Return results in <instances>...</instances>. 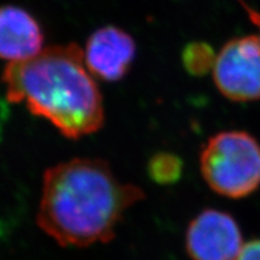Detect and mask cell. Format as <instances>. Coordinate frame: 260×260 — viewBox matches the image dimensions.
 <instances>
[{
    "label": "cell",
    "mask_w": 260,
    "mask_h": 260,
    "mask_svg": "<svg viewBox=\"0 0 260 260\" xmlns=\"http://www.w3.org/2000/svg\"><path fill=\"white\" fill-rule=\"evenodd\" d=\"M145 199L99 158H74L48 168L42 180L38 225L64 247L110 242L125 212Z\"/></svg>",
    "instance_id": "6da1fadb"
},
{
    "label": "cell",
    "mask_w": 260,
    "mask_h": 260,
    "mask_svg": "<svg viewBox=\"0 0 260 260\" xmlns=\"http://www.w3.org/2000/svg\"><path fill=\"white\" fill-rule=\"evenodd\" d=\"M9 103L23 104L61 135L77 140L102 129L103 95L77 45L54 46L3 73Z\"/></svg>",
    "instance_id": "7a4b0ae2"
},
{
    "label": "cell",
    "mask_w": 260,
    "mask_h": 260,
    "mask_svg": "<svg viewBox=\"0 0 260 260\" xmlns=\"http://www.w3.org/2000/svg\"><path fill=\"white\" fill-rule=\"evenodd\" d=\"M205 182L214 193L242 199L260 187V145L242 130L211 136L200 153Z\"/></svg>",
    "instance_id": "3957f363"
},
{
    "label": "cell",
    "mask_w": 260,
    "mask_h": 260,
    "mask_svg": "<svg viewBox=\"0 0 260 260\" xmlns=\"http://www.w3.org/2000/svg\"><path fill=\"white\" fill-rule=\"evenodd\" d=\"M213 80L233 102L260 99V38L249 35L228 41L216 58Z\"/></svg>",
    "instance_id": "277c9868"
},
{
    "label": "cell",
    "mask_w": 260,
    "mask_h": 260,
    "mask_svg": "<svg viewBox=\"0 0 260 260\" xmlns=\"http://www.w3.org/2000/svg\"><path fill=\"white\" fill-rule=\"evenodd\" d=\"M186 251L191 260H236L243 248L242 233L232 214L206 209L190 220Z\"/></svg>",
    "instance_id": "5b68a950"
},
{
    "label": "cell",
    "mask_w": 260,
    "mask_h": 260,
    "mask_svg": "<svg viewBox=\"0 0 260 260\" xmlns=\"http://www.w3.org/2000/svg\"><path fill=\"white\" fill-rule=\"evenodd\" d=\"M135 56L134 39L115 25H106L94 31L83 53L89 73L107 82L122 80L134 63Z\"/></svg>",
    "instance_id": "8992f818"
},
{
    "label": "cell",
    "mask_w": 260,
    "mask_h": 260,
    "mask_svg": "<svg viewBox=\"0 0 260 260\" xmlns=\"http://www.w3.org/2000/svg\"><path fill=\"white\" fill-rule=\"evenodd\" d=\"M44 40V30L30 12L16 5L0 6V59H30L42 51Z\"/></svg>",
    "instance_id": "52a82bcc"
},
{
    "label": "cell",
    "mask_w": 260,
    "mask_h": 260,
    "mask_svg": "<svg viewBox=\"0 0 260 260\" xmlns=\"http://www.w3.org/2000/svg\"><path fill=\"white\" fill-rule=\"evenodd\" d=\"M183 160L170 152H159L151 157L147 164L148 176L154 183L170 186L181 180L183 175Z\"/></svg>",
    "instance_id": "ba28073f"
},
{
    "label": "cell",
    "mask_w": 260,
    "mask_h": 260,
    "mask_svg": "<svg viewBox=\"0 0 260 260\" xmlns=\"http://www.w3.org/2000/svg\"><path fill=\"white\" fill-rule=\"evenodd\" d=\"M217 56L213 48L203 41L188 44L182 51V64L191 76H204L214 67Z\"/></svg>",
    "instance_id": "9c48e42d"
},
{
    "label": "cell",
    "mask_w": 260,
    "mask_h": 260,
    "mask_svg": "<svg viewBox=\"0 0 260 260\" xmlns=\"http://www.w3.org/2000/svg\"><path fill=\"white\" fill-rule=\"evenodd\" d=\"M236 260H260V240L246 243Z\"/></svg>",
    "instance_id": "30bf717a"
},
{
    "label": "cell",
    "mask_w": 260,
    "mask_h": 260,
    "mask_svg": "<svg viewBox=\"0 0 260 260\" xmlns=\"http://www.w3.org/2000/svg\"><path fill=\"white\" fill-rule=\"evenodd\" d=\"M240 4H241V5L243 6V9H245V11L247 12V15H248L249 19H251L253 23H254V24L256 25V27H258V28L260 29V14H259V12H256L254 9L249 8L248 5L243 3V0H240ZM259 38H260V37H259Z\"/></svg>",
    "instance_id": "8fae6325"
}]
</instances>
